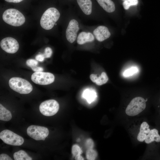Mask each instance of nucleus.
<instances>
[{"label": "nucleus", "mask_w": 160, "mask_h": 160, "mask_svg": "<svg viewBox=\"0 0 160 160\" xmlns=\"http://www.w3.org/2000/svg\"><path fill=\"white\" fill-rule=\"evenodd\" d=\"M90 78L93 82L98 85H101L106 83L108 79L106 74L105 72H103L98 77L96 74H92L90 76Z\"/></svg>", "instance_id": "nucleus-17"}, {"label": "nucleus", "mask_w": 160, "mask_h": 160, "mask_svg": "<svg viewBox=\"0 0 160 160\" xmlns=\"http://www.w3.org/2000/svg\"><path fill=\"white\" fill-rule=\"evenodd\" d=\"M60 16L59 10L54 7H50L46 10L42 15L40 21L41 26L46 30L52 29L58 20Z\"/></svg>", "instance_id": "nucleus-1"}, {"label": "nucleus", "mask_w": 160, "mask_h": 160, "mask_svg": "<svg viewBox=\"0 0 160 160\" xmlns=\"http://www.w3.org/2000/svg\"><path fill=\"white\" fill-rule=\"evenodd\" d=\"M99 6L108 13L113 12L115 10V3L112 0H96Z\"/></svg>", "instance_id": "nucleus-15"}, {"label": "nucleus", "mask_w": 160, "mask_h": 160, "mask_svg": "<svg viewBox=\"0 0 160 160\" xmlns=\"http://www.w3.org/2000/svg\"><path fill=\"white\" fill-rule=\"evenodd\" d=\"M75 159L76 160H83L84 159L81 155H79L75 156Z\"/></svg>", "instance_id": "nucleus-32"}, {"label": "nucleus", "mask_w": 160, "mask_h": 160, "mask_svg": "<svg viewBox=\"0 0 160 160\" xmlns=\"http://www.w3.org/2000/svg\"><path fill=\"white\" fill-rule=\"evenodd\" d=\"M15 160H31L32 159L23 150H20L15 152L13 154Z\"/></svg>", "instance_id": "nucleus-20"}, {"label": "nucleus", "mask_w": 160, "mask_h": 160, "mask_svg": "<svg viewBox=\"0 0 160 160\" xmlns=\"http://www.w3.org/2000/svg\"><path fill=\"white\" fill-rule=\"evenodd\" d=\"M82 27L80 20L76 16L73 14L65 30V36L67 41L71 44L75 41L78 32Z\"/></svg>", "instance_id": "nucleus-3"}, {"label": "nucleus", "mask_w": 160, "mask_h": 160, "mask_svg": "<svg viewBox=\"0 0 160 160\" xmlns=\"http://www.w3.org/2000/svg\"><path fill=\"white\" fill-rule=\"evenodd\" d=\"M87 28L92 32L96 40L99 42L104 41L111 35L108 28L104 25H100Z\"/></svg>", "instance_id": "nucleus-12"}, {"label": "nucleus", "mask_w": 160, "mask_h": 160, "mask_svg": "<svg viewBox=\"0 0 160 160\" xmlns=\"http://www.w3.org/2000/svg\"><path fill=\"white\" fill-rule=\"evenodd\" d=\"M28 135L36 140H44L49 134V131L46 127L35 125H31L27 129Z\"/></svg>", "instance_id": "nucleus-8"}, {"label": "nucleus", "mask_w": 160, "mask_h": 160, "mask_svg": "<svg viewBox=\"0 0 160 160\" xmlns=\"http://www.w3.org/2000/svg\"><path fill=\"white\" fill-rule=\"evenodd\" d=\"M55 79L52 73L42 71L35 72L31 76V79L33 82L41 85L50 84L54 81Z\"/></svg>", "instance_id": "nucleus-10"}, {"label": "nucleus", "mask_w": 160, "mask_h": 160, "mask_svg": "<svg viewBox=\"0 0 160 160\" xmlns=\"http://www.w3.org/2000/svg\"><path fill=\"white\" fill-rule=\"evenodd\" d=\"M85 145L88 149H92L94 146V143L92 140L91 139H88L86 141Z\"/></svg>", "instance_id": "nucleus-27"}, {"label": "nucleus", "mask_w": 160, "mask_h": 160, "mask_svg": "<svg viewBox=\"0 0 160 160\" xmlns=\"http://www.w3.org/2000/svg\"><path fill=\"white\" fill-rule=\"evenodd\" d=\"M0 138L5 143L14 146L21 145L24 142L23 137L8 129L3 130L0 132Z\"/></svg>", "instance_id": "nucleus-6"}, {"label": "nucleus", "mask_w": 160, "mask_h": 160, "mask_svg": "<svg viewBox=\"0 0 160 160\" xmlns=\"http://www.w3.org/2000/svg\"><path fill=\"white\" fill-rule=\"evenodd\" d=\"M7 2H12L14 3H19L23 0H4Z\"/></svg>", "instance_id": "nucleus-31"}, {"label": "nucleus", "mask_w": 160, "mask_h": 160, "mask_svg": "<svg viewBox=\"0 0 160 160\" xmlns=\"http://www.w3.org/2000/svg\"><path fill=\"white\" fill-rule=\"evenodd\" d=\"M1 49L6 52L11 54L16 52L18 50L19 45L15 39L10 37L5 38L0 41Z\"/></svg>", "instance_id": "nucleus-11"}, {"label": "nucleus", "mask_w": 160, "mask_h": 160, "mask_svg": "<svg viewBox=\"0 0 160 160\" xmlns=\"http://www.w3.org/2000/svg\"><path fill=\"white\" fill-rule=\"evenodd\" d=\"M52 49L49 47H48L45 48L44 52L43 54L45 57L49 58L52 54Z\"/></svg>", "instance_id": "nucleus-26"}, {"label": "nucleus", "mask_w": 160, "mask_h": 160, "mask_svg": "<svg viewBox=\"0 0 160 160\" xmlns=\"http://www.w3.org/2000/svg\"><path fill=\"white\" fill-rule=\"evenodd\" d=\"M96 39L92 32L85 28L78 33L76 41L78 44L82 45L92 43Z\"/></svg>", "instance_id": "nucleus-13"}, {"label": "nucleus", "mask_w": 160, "mask_h": 160, "mask_svg": "<svg viewBox=\"0 0 160 160\" xmlns=\"http://www.w3.org/2000/svg\"></svg>", "instance_id": "nucleus-35"}, {"label": "nucleus", "mask_w": 160, "mask_h": 160, "mask_svg": "<svg viewBox=\"0 0 160 160\" xmlns=\"http://www.w3.org/2000/svg\"><path fill=\"white\" fill-rule=\"evenodd\" d=\"M86 157L89 160H94L96 159L97 156L96 151L92 149H88L86 152Z\"/></svg>", "instance_id": "nucleus-22"}, {"label": "nucleus", "mask_w": 160, "mask_h": 160, "mask_svg": "<svg viewBox=\"0 0 160 160\" xmlns=\"http://www.w3.org/2000/svg\"><path fill=\"white\" fill-rule=\"evenodd\" d=\"M45 57L43 54H39L37 55L35 57L36 60L40 62L43 61Z\"/></svg>", "instance_id": "nucleus-29"}, {"label": "nucleus", "mask_w": 160, "mask_h": 160, "mask_svg": "<svg viewBox=\"0 0 160 160\" xmlns=\"http://www.w3.org/2000/svg\"></svg>", "instance_id": "nucleus-34"}, {"label": "nucleus", "mask_w": 160, "mask_h": 160, "mask_svg": "<svg viewBox=\"0 0 160 160\" xmlns=\"http://www.w3.org/2000/svg\"><path fill=\"white\" fill-rule=\"evenodd\" d=\"M82 153V150L79 145H73L72 148V153L73 156L81 155Z\"/></svg>", "instance_id": "nucleus-24"}, {"label": "nucleus", "mask_w": 160, "mask_h": 160, "mask_svg": "<svg viewBox=\"0 0 160 160\" xmlns=\"http://www.w3.org/2000/svg\"><path fill=\"white\" fill-rule=\"evenodd\" d=\"M82 96L86 99L88 103H91L95 100L97 97V94L93 89H86L83 92Z\"/></svg>", "instance_id": "nucleus-18"}, {"label": "nucleus", "mask_w": 160, "mask_h": 160, "mask_svg": "<svg viewBox=\"0 0 160 160\" xmlns=\"http://www.w3.org/2000/svg\"><path fill=\"white\" fill-rule=\"evenodd\" d=\"M38 64L37 60L33 59H29L26 61V65L31 68L36 66Z\"/></svg>", "instance_id": "nucleus-25"}, {"label": "nucleus", "mask_w": 160, "mask_h": 160, "mask_svg": "<svg viewBox=\"0 0 160 160\" xmlns=\"http://www.w3.org/2000/svg\"><path fill=\"white\" fill-rule=\"evenodd\" d=\"M145 142L147 144H149L154 142L157 143L160 142V134L158 130L156 128L150 129L147 134Z\"/></svg>", "instance_id": "nucleus-14"}, {"label": "nucleus", "mask_w": 160, "mask_h": 160, "mask_svg": "<svg viewBox=\"0 0 160 160\" xmlns=\"http://www.w3.org/2000/svg\"><path fill=\"white\" fill-rule=\"evenodd\" d=\"M122 0L123 1H125L126 0Z\"/></svg>", "instance_id": "nucleus-33"}, {"label": "nucleus", "mask_w": 160, "mask_h": 160, "mask_svg": "<svg viewBox=\"0 0 160 160\" xmlns=\"http://www.w3.org/2000/svg\"><path fill=\"white\" fill-rule=\"evenodd\" d=\"M146 101L144 98L141 97L133 98L126 109V114L131 116H135L139 114L145 109Z\"/></svg>", "instance_id": "nucleus-5"}, {"label": "nucleus", "mask_w": 160, "mask_h": 160, "mask_svg": "<svg viewBox=\"0 0 160 160\" xmlns=\"http://www.w3.org/2000/svg\"><path fill=\"white\" fill-rule=\"evenodd\" d=\"M3 20L7 23L14 26H19L25 23V18L19 10L15 9L6 10L2 15Z\"/></svg>", "instance_id": "nucleus-2"}, {"label": "nucleus", "mask_w": 160, "mask_h": 160, "mask_svg": "<svg viewBox=\"0 0 160 160\" xmlns=\"http://www.w3.org/2000/svg\"><path fill=\"white\" fill-rule=\"evenodd\" d=\"M0 160H12V159L8 155L2 153L0 155Z\"/></svg>", "instance_id": "nucleus-28"}, {"label": "nucleus", "mask_w": 160, "mask_h": 160, "mask_svg": "<svg viewBox=\"0 0 160 160\" xmlns=\"http://www.w3.org/2000/svg\"><path fill=\"white\" fill-rule=\"evenodd\" d=\"M31 68L32 70L35 72H42L44 70L42 67H38L37 66L32 67Z\"/></svg>", "instance_id": "nucleus-30"}, {"label": "nucleus", "mask_w": 160, "mask_h": 160, "mask_svg": "<svg viewBox=\"0 0 160 160\" xmlns=\"http://www.w3.org/2000/svg\"><path fill=\"white\" fill-rule=\"evenodd\" d=\"M59 105L58 102L53 99L45 100L40 105L39 109L43 115L51 116L56 114L59 110Z\"/></svg>", "instance_id": "nucleus-9"}, {"label": "nucleus", "mask_w": 160, "mask_h": 160, "mask_svg": "<svg viewBox=\"0 0 160 160\" xmlns=\"http://www.w3.org/2000/svg\"><path fill=\"white\" fill-rule=\"evenodd\" d=\"M81 11V14L84 17L97 19V12L94 9L92 0H76Z\"/></svg>", "instance_id": "nucleus-7"}, {"label": "nucleus", "mask_w": 160, "mask_h": 160, "mask_svg": "<svg viewBox=\"0 0 160 160\" xmlns=\"http://www.w3.org/2000/svg\"><path fill=\"white\" fill-rule=\"evenodd\" d=\"M138 2V0H126L123 2V5L124 8L127 10L132 6L137 5Z\"/></svg>", "instance_id": "nucleus-23"}, {"label": "nucleus", "mask_w": 160, "mask_h": 160, "mask_svg": "<svg viewBox=\"0 0 160 160\" xmlns=\"http://www.w3.org/2000/svg\"><path fill=\"white\" fill-rule=\"evenodd\" d=\"M138 71V69L137 67H132L125 71L123 73V75L125 77H129L136 73Z\"/></svg>", "instance_id": "nucleus-21"}, {"label": "nucleus", "mask_w": 160, "mask_h": 160, "mask_svg": "<svg viewBox=\"0 0 160 160\" xmlns=\"http://www.w3.org/2000/svg\"><path fill=\"white\" fill-rule=\"evenodd\" d=\"M150 130L149 125L148 123L145 121L142 122L140 124V131L137 136V140L141 142H144Z\"/></svg>", "instance_id": "nucleus-16"}, {"label": "nucleus", "mask_w": 160, "mask_h": 160, "mask_svg": "<svg viewBox=\"0 0 160 160\" xmlns=\"http://www.w3.org/2000/svg\"><path fill=\"white\" fill-rule=\"evenodd\" d=\"M9 84L11 89L20 94H29L33 90L32 86L29 81L20 77L12 78L9 81Z\"/></svg>", "instance_id": "nucleus-4"}, {"label": "nucleus", "mask_w": 160, "mask_h": 160, "mask_svg": "<svg viewBox=\"0 0 160 160\" xmlns=\"http://www.w3.org/2000/svg\"><path fill=\"white\" fill-rule=\"evenodd\" d=\"M12 118L11 112L6 109L1 104H0V119L1 120L8 121Z\"/></svg>", "instance_id": "nucleus-19"}]
</instances>
